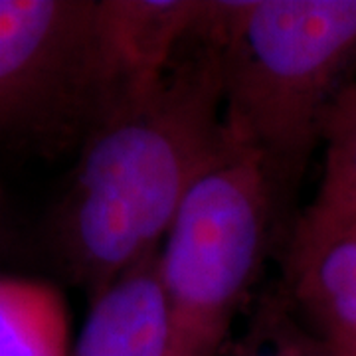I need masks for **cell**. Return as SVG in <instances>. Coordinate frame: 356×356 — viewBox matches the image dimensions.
<instances>
[{
    "label": "cell",
    "mask_w": 356,
    "mask_h": 356,
    "mask_svg": "<svg viewBox=\"0 0 356 356\" xmlns=\"http://www.w3.org/2000/svg\"><path fill=\"white\" fill-rule=\"evenodd\" d=\"M325 168L317 196L299 218L313 226L356 222V77L344 86L321 119Z\"/></svg>",
    "instance_id": "obj_9"
},
{
    "label": "cell",
    "mask_w": 356,
    "mask_h": 356,
    "mask_svg": "<svg viewBox=\"0 0 356 356\" xmlns=\"http://www.w3.org/2000/svg\"><path fill=\"white\" fill-rule=\"evenodd\" d=\"M70 311L50 283L0 277V356H70Z\"/></svg>",
    "instance_id": "obj_8"
},
{
    "label": "cell",
    "mask_w": 356,
    "mask_h": 356,
    "mask_svg": "<svg viewBox=\"0 0 356 356\" xmlns=\"http://www.w3.org/2000/svg\"><path fill=\"white\" fill-rule=\"evenodd\" d=\"M196 40L156 88L97 115L83 135L54 234L89 301L159 252L186 196L232 149L218 51Z\"/></svg>",
    "instance_id": "obj_1"
},
{
    "label": "cell",
    "mask_w": 356,
    "mask_h": 356,
    "mask_svg": "<svg viewBox=\"0 0 356 356\" xmlns=\"http://www.w3.org/2000/svg\"><path fill=\"white\" fill-rule=\"evenodd\" d=\"M275 206L261 163L236 145L186 196L159 248L172 356L222 355Z\"/></svg>",
    "instance_id": "obj_3"
},
{
    "label": "cell",
    "mask_w": 356,
    "mask_h": 356,
    "mask_svg": "<svg viewBox=\"0 0 356 356\" xmlns=\"http://www.w3.org/2000/svg\"><path fill=\"white\" fill-rule=\"evenodd\" d=\"M287 281L299 309L331 348L356 337V222H297L287 254Z\"/></svg>",
    "instance_id": "obj_6"
},
{
    "label": "cell",
    "mask_w": 356,
    "mask_h": 356,
    "mask_svg": "<svg viewBox=\"0 0 356 356\" xmlns=\"http://www.w3.org/2000/svg\"><path fill=\"white\" fill-rule=\"evenodd\" d=\"M329 348H331V346H329ZM331 350L337 356H356V337L355 339H350V341H346V343L339 344V346H334Z\"/></svg>",
    "instance_id": "obj_11"
},
{
    "label": "cell",
    "mask_w": 356,
    "mask_h": 356,
    "mask_svg": "<svg viewBox=\"0 0 356 356\" xmlns=\"http://www.w3.org/2000/svg\"><path fill=\"white\" fill-rule=\"evenodd\" d=\"M194 34L218 51L228 139L261 163L280 204L356 77V0H208Z\"/></svg>",
    "instance_id": "obj_2"
},
{
    "label": "cell",
    "mask_w": 356,
    "mask_h": 356,
    "mask_svg": "<svg viewBox=\"0 0 356 356\" xmlns=\"http://www.w3.org/2000/svg\"><path fill=\"white\" fill-rule=\"evenodd\" d=\"M97 0H0V140L58 145L99 107Z\"/></svg>",
    "instance_id": "obj_4"
},
{
    "label": "cell",
    "mask_w": 356,
    "mask_h": 356,
    "mask_svg": "<svg viewBox=\"0 0 356 356\" xmlns=\"http://www.w3.org/2000/svg\"><path fill=\"white\" fill-rule=\"evenodd\" d=\"M208 0H97V115L156 88L194 36ZM93 123V121H91Z\"/></svg>",
    "instance_id": "obj_5"
},
{
    "label": "cell",
    "mask_w": 356,
    "mask_h": 356,
    "mask_svg": "<svg viewBox=\"0 0 356 356\" xmlns=\"http://www.w3.org/2000/svg\"><path fill=\"white\" fill-rule=\"evenodd\" d=\"M70 356H172L159 252L91 299L88 321Z\"/></svg>",
    "instance_id": "obj_7"
},
{
    "label": "cell",
    "mask_w": 356,
    "mask_h": 356,
    "mask_svg": "<svg viewBox=\"0 0 356 356\" xmlns=\"http://www.w3.org/2000/svg\"><path fill=\"white\" fill-rule=\"evenodd\" d=\"M236 356H337L321 339L295 327L289 315L275 303L261 307V317L252 337Z\"/></svg>",
    "instance_id": "obj_10"
}]
</instances>
